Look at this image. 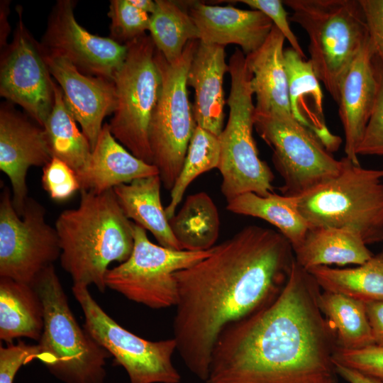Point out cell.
Segmentation results:
<instances>
[{"label":"cell","mask_w":383,"mask_h":383,"mask_svg":"<svg viewBox=\"0 0 383 383\" xmlns=\"http://www.w3.org/2000/svg\"><path fill=\"white\" fill-rule=\"evenodd\" d=\"M42 51L51 76L59 84L70 112L93 150L104 118L116 109L113 82L84 74L65 58L43 48Z\"/></svg>","instance_id":"17"},{"label":"cell","mask_w":383,"mask_h":383,"mask_svg":"<svg viewBox=\"0 0 383 383\" xmlns=\"http://www.w3.org/2000/svg\"><path fill=\"white\" fill-rule=\"evenodd\" d=\"M294 252L279 232L250 225L214 245L206 258L174 274L178 296L173 338L184 365L202 382L221 332L279 296Z\"/></svg>","instance_id":"1"},{"label":"cell","mask_w":383,"mask_h":383,"mask_svg":"<svg viewBox=\"0 0 383 383\" xmlns=\"http://www.w3.org/2000/svg\"><path fill=\"white\" fill-rule=\"evenodd\" d=\"M74 5L72 0L56 2L40 43L43 50L65 58L84 74L113 81L126 58L127 45L84 28L74 17Z\"/></svg>","instance_id":"15"},{"label":"cell","mask_w":383,"mask_h":383,"mask_svg":"<svg viewBox=\"0 0 383 383\" xmlns=\"http://www.w3.org/2000/svg\"><path fill=\"white\" fill-rule=\"evenodd\" d=\"M42 187L49 196L57 201H64L80 191L76 172L63 161L52 157L43 167Z\"/></svg>","instance_id":"35"},{"label":"cell","mask_w":383,"mask_h":383,"mask_svg":"<svg viewBox=\"0 0 383 383\" xmlns=\"http://www.w3.org/2000/svg\"><path fill=\"white\" fill-rule=\"evenodd\" d=\"M228 67L231 80L227 100L229 116L218 136L221 155L218 167L223 178L221 192L228 202L245 193L261 196L274 193V178L267 164L260 159L252 135V74L240 49H235Z\"/></svg>","instance_id":"7"},{"label":"cell","mask_w":383,"mask_h":383,"mask_svg":"<svg viewBox=\"0 0 383 383\" xmlns=\"http://www.w3.org/2000/svg\"><path fill=\"white\" fill-rule=\"evenodd\" d=\"M375 56L383 66V0H360Z\"/></svg>","instance_id":"40"},{"label":"cell","mask_w":383,"mask_h":383,"mask_svg":"<svg viewBox=\"0 0 383 383\" xmlns=\"http://www.w3.org/2000/svg\"><path fill=\"white\" fill-rule=\"evenodd\" d=\"M198 44L199 40L189 41L182 56L172 63L155 50L161 87L150 122L149 143L152 165L168 191L172 190L182 170L196 126L193 105L189 100L187 75Z\"/></svg>","instance_id":"8"},{"label":"cell","mask_w":383,"mask_h":383,"mask_svg":"<svg viewBox=\"0 0 383 383\" xmlns=\"http://www.w3.org/2000/svg\"><path fill=\"white\" fill-rule=\"evenodd\" d=\"M375 52L365 41L338 84L339 116L345 134V157L360 165L357 149L372 113L378 91Z\"/></svg>","instance_id":"18"},{"label":"cell","mask_w":383,"mask_h":383,"mask_svg":"<svg viewBox=\"0 0 383 383\" xmlns=\"http://www.w3.org/2000/svg\"><path fill=\"white\" fill-rule=\"evenodd\" d=\"M31 285L44 312L37 360L65 383H103L111 355L79 326L54 265L43 270Z\"/></svg>","instance_id":"5"},{"label":"cell","mask_w":383,"mask_h":383,"mask_svg":"<svg viewBox=\"0 0 383 383\" xmlns=\"http://www.w3.org/2000/svg\"><path fill=\"white\" fill-rule=\"evenodd\" d=\"M318 306L338 348L358 350L374 345L365 303L323 291L320 294Z\"/></svg>","instance_id":"31"},{"label":"cell","mask_w":383,"mask_h":383,"mask_svg":"<svg viewBox=\"0 0 383 383\" xmlns=\"http://www.w3.org/2000/svg\"><path fill=\"white\" fill-rule=\"evenodd\" d=\"M236 2H241L265 13L272 21L273 25L281 32L285 39L287 40L291 48L301 57L306 58L301 46L290 27L288 13L283 6V1L240 0L236 1Z\"/></svg>","instance_id":"39"},{"label":"cell","mask_w":383,"mask_h":383,"mask_svg":"<svg viewBox=\"0 0 383 383\" xmlns=\"http://www.w3.org/2000/svg\"><path fill=\"white\" fill-rule=\"evenodd\" d=\"M340 172L294 196L309 228L352 231L366 245L383 241V170L367 169L345 156Z\"/></svg>","instance_id":"4"},{"label":"cell","mask_w":383,"mask_h":383,"mask_svg":"<svg viewBox=\"0 0 383 383\" xmlns=\"http://www.w3.org/2000/svg\"><path fill=\"white\" fill-rule=\"evenodd\" d=\"M18 22L12 40L1 48L0 95L21 106L37 124L43 127L55 101V84L40 43L23 21L18 6Z\"/></svg>","instance_id":"14"},{"label":"cell","mask_w":383,"mask_h":383,"mask_svg":"<svg viewBox=\"0 0 383 383\" xmlns=\"http://www.w3.org/2000/svg\"><path fill=\"white\" fill-rule=\"evenodd\" d=\"M51 159L43 127L30 122L10 104H1L0 170L10 180L13 204L20 216L28 199V169L43 167Z\"/></svg>","instance_id":"16"},{"label":"cell","mask_w":383,"mask_h":383,"mask_svg":"<svg viewBox=\"0 0 383 383\" xmlns=\"http://www.w3.org/2000/svg\"><path fill=\"white\" fill-rule=\"evenodd\" d=\"M169 224L182 249L189 251L212 248L220 231L217 208L204 192L188 196L179 212L169 219Z\"/></svg>","instance_id":"28"},{"label":"cell","mask_w":383,"mask_h":383,"mask_svg":"<svg viewBox=\"0 0 383 383\" xmlns=\"http://www.w3.org/2000/svg\"><path fill=\"white\" fill-rule=\"evenodd\" d=\"M80 190L101 194L134 179L159 174L157 168L134 156L104 124L86 167L77 173Z\"/></svg>","instance_id":"21"},{"label":"cell","mask_w":383,"mask_h":383,"mask_svg":"<svg viewBox=\"0 0 383 383\" xmlns=\"http://www.w3.org/2000/svg\"><path fill=\"white\" fill-rule=\"evenodd\" d=\"M161 184L159 174H156L134 179L113 190L128 219L149 231L160 245L180 250L182 249L171 231L162 205Z\"/></svg>","instance_id":"24"},{"label":"cell","mask_w":383,"mask_h":383,"mask_svg":"<svg viewBox=\"0 0 383 383\" xmlns=\"http://www.w3.org/2000/svg\"><path fill=\"white\" fill-rule=\"evenodd\" d=\"M374 345L383 347V300L365 303Z\"/></svg>","instance_id":"41"},{"label":"cell","mask_w":383,"mask_h":383,"mask_svg":"<svg viewBox=\"0 0 383 383\" xmlns=\"http://www.w3.org/2000/svg\"><path fill=\"white\" fill-rule=\"evenodd\" d=\"M321 292L295 260L272 302L221 332L203 383H338L337 345L318 306Z\"/></svg>","instance_id":"2"},{"label":"cell","mask_w":383,"mask_h":383,"mask_svg":"<svg viewBox=\"0 0 383 383\" xmlns=\"http://www.w3.org/2000/svg\"><path fill=\"white\" fill-rule=\"evenodd\" d=\"M285 40L273 25L262 45L245 55L252 74L250 86L256 98V112L292 116L284 62Z\"/></svg>","instance_id":"22"},{"label":"cell","mask_w":383,"mask_h":383,"mask_svg":"<svg viewBox=\"0 0 383 383\" xmlns=\"http://www.w3.org/2000/svg\"><path fill=\"white\" fill-rule=\"evenodd\" d=\"M291 21L307 33L309 60L337 102L340 79L363 44L368 30L360 0H285Z\"/></svg>","instance_id":"6"},{"label":"cell","mask_w":383,"mask_h":383,"mask_svg":"<svg viewBox=\"0 0 383 383\" xmlns=\"http://www.w3.org/2000/svg\"><path fill=\"white\" fill-rule=\"evenodd\" d=\"M378 79L376 101L357 149L359 155L383 156V66L374 56Z\"/></svg>","instance_id":"36"},{"label":"cell","mask_w":383,"mask_h":383,"mask_svg":"<svg viewBox=\"0 0 383 383\" xmlns=\"http://www.w3.org/2000/svg\"><path fill=\"white\" fill-rule=\"evenodd\" d=\"M289 98L293 117L310 131L331 152L338 150L341 138L333 134L326 124L323 96L309 62L292 48L284 50Z\"/></svg>","instance_id":"23"},{"label":"cell","mask_w":383,"mask_h":383,"mask_svg":"<svg viewBox=\"0 0 383 383\" xmlns=\"http://www.w3.org/2000/svg\"><path fill=\"white\" fill-rule=\"evenodd\" d=\"M55 228L45 220V209L32 198L20 216L5 187L0 199V277L32 284L60 256Z\"/></svg>","instance_id":"13"},{"label":"cell","mask_w":383,"mask_h":383,"mask_svg":"<svg viewBox=\"0 0 383 383\" xmlns=\"http://www.w3.org/2000/svg\"><path fill=\"white\" fill-rule=\"evenodd\" d=\"M79 206L58 216L55 228L62 267L73 284L94 285L104 293L105 276L113 262H125L134 245L133 223L113 192L80 190Z\"/></svg>","instance_id":"3"},{"label":"cell","mask_w":383,"mask_h":383,"mask_svg":"<svg viewBox=\"0 0 383 383\" xmlns=\"http://www.w3.org/2000/svg\"><path fill=\"white\" fill-rule=\"evenodd\" d=\"M133 251L125 262L109 269L106 288L150 309L175 307L178 294L174 274L206 258L212 248L204 251L167 248L152 243L139 225L133 223Z\"/></svg>","instance_id":"10"},{"label":"cell","mask_w":383,"mask_h":383,"mask_svg":"<svg viewBox=\"0 0 383 383\" xmlns=\"http://www.w3.org/2000/svg\"><path fill=\"white\" fill-rule=\"evenodd\" d=\"M254 128L272 150L282 195L297 196L336 176L342 162L292 116L254 111Z\"/></svg>","instance_id":"11"},{"label":"cell","mask_w":383,"mask_h":383,"mask_svg":"<svg viewBox=\"0 0 383 383\" xmlns=\"http://www.w3.org/2000/svg\"><path fill=\"white\" fill-rule=\"evenodd\" d=\"M225 47L199 40L187 75L194 90L193 112L196 126L219 136L223 128V77L228 72Z\"/></svg>","instance_id":"20"},{"label":"cell","mask_w":383,"mask_h":383,"mask_svg":"<svg viewBox=\"0 0 383 383\" xmlns=\"http://www.w3.org/2000/svg\"><path fill=\"white\" fill-rule=\"evenodd\" d=\"M333 360L383 381V347L372 345L358 350L336 348Z\"/></svg>","instance_id":"37"},{"label":"cell","mask_w":383,"mask_h":383,"mask_svg":"<svg viewBox=\"0 0 383 383\" xmlns=\"http://www.w3.org/2000/svg\"><path fill=\"white\" fill-rule=\"evenodd\" d=\"M294 252L297 263L306 270L333 264L360 265L374 255L357 234L331 227L309 228Z\"/></svg>","instance_id":"26"},{"label":"cell","mask_w":383,"mask_h":383,"mask_svg":"<svg viewBox=\"0 0 383 383\" xmlns=\"http://www.w3.org/2000/svg\"><path fill=\"white\" fill-rule=\"evenodd\" d=\"M221 155L218 136L196 126L182 170L172 187L171 200L165 209L168 219L174 214L189 184L200 174L218 168Z\"/></svg>","instance_id":"33"},{"label":"cell","mask_w":383,"mask_h":383,"mask_svg":"<svg viewBox=\"0 0 383 383\" xmlns=\"http://www.w3.org/2000/svg\"><path fill=\"white\" fill-rule=\"evenodd\" d=\"M43 326V306L33 286L0 277L1 341L27 338L38 342Z\"/></svg>","instance_id":"25"},{"label":"cell","mask_w":383,"mask_h":383,"mask_svg":"<svg viewBox=\"0 0 383 383\" xmlns=\"http://www.w3.org/2000/svg\"><path fill=\"white\" fill-rule=\"evenodd\" d=\"M38 344H28L23 340L0 346V383H13L15 376L22 365L37 360Z\"/></svg>","instance_id":"38"},{"label":"cell","mask_w":383,"mask_h":383,"mask_svg":"<svg viewBox=\"0 0 383 383\" xmlns=\"http://www.w3.org/2000/svg\"><path fill=\"white\" fill-rule=\"evenodd\" d=\"M226 209L236 214L259 218L274 226L294 250L302 243L309 230L294 196L274 193L261 196L249 192L228 201Z\"/></svg>","instance_id":"27"},{"label":"cell","mask_w":383,"mask_h":383,"mask_svg":"<svg viewBox=\"0 0 383 383\" xmlns=\"http://www.w3.org/2000/svg\"><path fill=\"white\" fill-rule=\"evenodd\" d=\"M131 4L138 9L150 15L156 9V2L152 0H129Z\"/></svg>","instance_id":"44"},{"label":"cell","mask_w":383,"mask_h":383,"mask_svg":"<svg viewBox=\"0 0 383 383\" xmlns=\"http://www.w3.org/2000/svg\"><path fill=\"white\" fill-rule=\"evenodd\" d=\"M323 291L364 303L383 300V251L353 268L321 265L306 270Z\"/></svg>","instance_id":"29"},{"label":"cell","mask_w":383,"mask_h":383,"mask_svg":"<svg viewBox=\"0 0 383 383\" xmlns=\"http://www.w3.org/2000/svg\"><path fill=\"white\" fill-rule=\"evenodd\" d=\"M185 4L200 41L223 47L235 44L245 55L258 49L273 27L272 21L258 10L210 6L200 1Z\"/></svg>","instance_id":"19"},{"label":"cell","mask_w":383,"mask_h":383,"mask_svg":"<svg viewBox=\"0 0 383 383\" xmlns=\"http://www.w3.org/2000/svg\"><path fill=\"white\" fill-rule=\"evenodd\" d=\"M150 15L149 31L156 49L172 63L182 55L187 44L199 40L198 29L187 8L181 2L156 0Z\"/></svg>","instance_id":"32"},{"label":"cell","mask_w":383,"mask_h":383,"mask_svg":"<svg viewBox=\"0 0 383 383\" xmlns=\"http://www.w3.org/2000/svg\"><path fill=\"white\" fill-rule=\"evenodd\" d=\"M54 90L53 107L43 127L46 143L52 158L63 161L78 173L86 167L92 150L56 83Z\"/></svg>","instance_id":"30"},{"label":"cell","mask_w":383,"mask_h":383,"mask_svg":"<svg viewBox=\"0 0 383 383\" xmlns=\"http://www.w3.org/2000/svg\"><path fill=\"white\" fill-rule=\"evenodd\" d=\"M72 294L84 313V328L126 371L131 383H179L172 362V338L151 341L120 326L98 304L88 287L73 284Z\"/></svg>","instance_id":"12"},{"label":"cell","mask_w":383,"mask_h":383,"mask_svg":"<svg viewBox=\"0 0 383 383\" xmlns=\"http://www.w3.org/2000/svg\"><path fill=\"white\" fill-rule=\"evenodd\" d=\"M110 38L126 45L149 30L150 15L131 4L129 0L110 1Z\"/></svg>","instance_id":"34"},{"label":"cell","mask_w":383,"mask_h":383,"mask_svg":"<svg viewBox=\"0 0 383 383\" xmlns=\"http://www.w3.org/2000/svg\"><path fill=\"white\" fill-rule=\"evenodd\" d=\"M9 3L8 1H1V22H3V24H1V48H3L8 45L6 42V37L9 33V24L7 23L6 16L8 14V9Z\"/></svg>","instance_id":"43"},{"label":"cell","mask_w":383,"mask_h":383,"mask_svg":"<svg viewBox=\"0 0 383 383\" xmlns=\"http://www.w3.org/2000/svg\"><path fill=\"white\" fill-rule=\"evenodd\" d=\"M334 364L338 375L348 383H383V381L357 370L347 367L338 363L334 362Z\"/></svg>","instance_id":"42"},{"label":"cell","mask_w":383,"mask_h":383,"mask_svg":"<svg viewBox=\"0 0 383 383\" xmlns=\"http://www.w3.org/2000/svg\"><path fill=\"white\" fill-rule=\"evenodd\" d=\"M126 45V58L113 78L116 105L109 126L130 152L152 165L149 130L161 87L156 48L146 33Z\"/></svg>","instance_id":"9"}]
</instances>
